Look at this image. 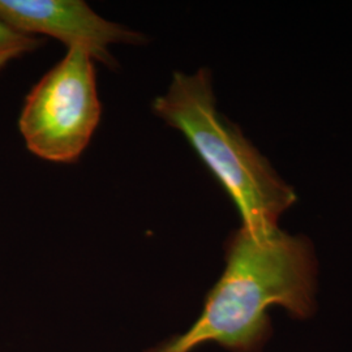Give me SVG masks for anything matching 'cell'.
I'll use <instances>...</instances> for the list:
<instances>
[{
    "mask_svg": "<svg viewBox=\"0 0 352 352\" xmlns=\"http://www.w3.org/2000/svg\"><path fill=\"white\" fill-rule=\"evenodd\" d=\"M317 260L312 243L279 226L240 227L226 244V266L197 321L149 352H192L215 343L230 352H260L272 336L269 309L292 318L315 312Z\"/></svg>",
    "mask_w": 352,
    "mask_h": 352,
    "instance_id": "cell-1",
    "label": "cell"
},
{
    "mask_svg": "<svg viewBox=\"0 0 352 352\" xmlns=\"http://www.w3.org/2000/svg\"><path fill=\"white\" fill-rule=\"evenodd\" d=\"M153 113L180 131L235 204L241 226H279L280 215L298 200L239 126L218 110L212 74L175 72L167 91L153 101Z\"/></svg>",
    "mask_w": 352,
    "mask_h": 352,
    "instance_id": "cell-2",
    "label": "cell"
},
{
    "mask_svg": "<svg viewBox=\"0 0 352 352\" xmlns=\"http://www.w3.org/2000/svg\"><path fill=\"white\" fill-rule=\"evenodd\" d=\"M101 113L93 59L71 49L30 90L19 126L33 154L72 164L87 149Z\"/></svg>",
    "mask_w": 352,
    "mask_h": 352,
    "instance_id": "cell-3",
    "label": "cell"
},
{
    "mask_svg": "<svg viewBox=\"0 0 352 352\" xmlns=\"http://www.w3.org/2000/svg\"><path fill=\"white\" fill-rule=\"evenodd\" d=\"M0 20L24 34H45L85 51L93 60L113 67L109 47L141 45L145 37L94 12L81 0H0Z\"/></svg>",
    "mask_w": 352,
    "mask_h": 352,
    "instance_id": "cell-4",
    "label": "cell"
},
{
    "mask_svg": "<svg viewBox=\"0 0 352 352\" xmlns=\"http://www.w3.org/2000/svg\"><path fill=\"white\" fill-rule=\"evenodd\" d=\"M42 43V39L20 33L0 20V71L13 59L41 47Z\"/></svg>",
    "mask_w": 352,
    "mask_h": 352,
    "instance_id": "cell-5",
    "label": "cell"
}]
</instances>
